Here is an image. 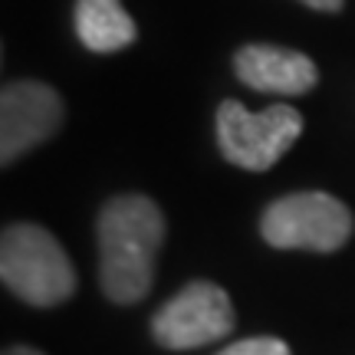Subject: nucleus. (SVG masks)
I'll list each match as a JSON object with an SVG mask.
<instances>
[{
  "instance_id": "f257e3e1",
  "label": "nucleus",
  "mask_w": 355,
  "mask_h": 355,
  "mask_svg": "<svg viewBox=\"0 0 355 355\" xmlns=\"http://www.w3.org/2000/svg\"><path fill=\"white\" fill-rule=\"evenodd\" d=\"M99 283L119 306L145 300L165 243V217L145 194H119L99 211Z\"/></svg>"
},
{
  "instance_id": "f03ea898",
  "label": "nucleus",
  "mask_w": 355,
  "mask_h": 355,
  "mask_svg": "<svg viewBox=\"0 0 355 355\" xmlns=\"http://www.w3.org/2000/svg\"><path fill=\"white\" fill-rule=\"evenodd\" d=\"M3 286L37 309L66 303L76 293V270L66 250L40 224H10L0 237Z\"/></svg>"
},
{
  "instance_id": "7ed1b4c3",
  "label": "nucleus",
  "mask_w": 355,
  "mask_h": 355,
  "mask_svg": "<svg viewBox=\"0 0 355 355\" xmlns=\"http://www.w3.org/2000/svg\"><path fill=\"white\" fill-rule=\"evenodd\" d=\"M260 234L277 250L332 254L352 237V214L326 191H300L266 207L260 217Z\"/></svg>"
},
{
  "instance_id": "20e7f679",
  "label": "nucleus",
  "mask_w": 355,
  "mask_h": 355,
  "mask_svg": "<svg viewBox=\"0 0 355 355\" xmlns=\"http://www.w3.org/2000/svg\"><path fill=\"white\" fill-rule=\"evenodd\" d=\"M303 135V115L286 102L263 112H247L237 99H224L217 109V145L230 165L266 171Z\"/></svg>"
},
{
  "instance_id": "39448f33",
  "label": "nucleus",
  "mask_w": 355,
  "mask_h": 355,
  "mask_svg": "<svg viewBox=\"0 0 355 355\" xmlns=\"http://www.w3.org/2000/svg\"><path fill=\"white\" fill-rule=\"evenodd\" d=\"M234 332V306L217 283L194 279L152 316V336L165 349H198Z\"/></svg>"
},
{
  "instance_id": "423d86ee",
  "label": "nucleus",
  "mask_w": 355,
  "mask_h": 355,
  "mask_svg": "<svg viewBox=\"0 0 355 355\" xmlns=\"http://www.w3.org/2000/svg\"><path fill=\"white\" fill-rule=\"evenodd\" d=\"M66 105L60 92L46 83H7L0 96V162L13 165L20 155L56 135L63 125Z\"/></svg>"
},
{
  "instance_id": "0eeeda50",
  "label": "nucleus",
  "mask_w": 355,
  "mask_h": 355,
  "mask_svg": "<svg viewBox=\"0 0 355 355\" xmlns=\"http://www.w3.org/2000/svg\"><path fill=\"white\" fill-rule=\"evenodd\" d=\"M234 73L243 86L273 96H303L319 83V69L306 53L270 43L241 46L234 56Z\"/></svg>"
},
{
  "instance_id": "6e6552de",
  "label": "nucleus",
  "mask_w": 355,
  "mask_h": 355,
  "mask_svg": "<svg viewBox=\"0 0 355 355\" xmlns=\"http://www.w3.org/2000/svg\"><path fill=\"white\" fill-rule=\"evenodd\" d=\"M76 37L92 53H115L135 43L139 26L125 13L122 0H76Z\"/></svg>"
},
{
  "instance_id": "1a4fd4ad",
  "label": "nucleus",
  "mask_w": 355,
  "mask_h": 355,
  "mask_svg": "<svg viewBox=\"0 0 355 355\" xmlns=\"http://www.w3.org/2000/svg\"><path fill=\"white\" fill-rule=\"evenodd\" d=\"M217 355H293L290 345L277 339V336H254V339H241V343L227 345Z\"/></svg>"
},
{
  "instance_id": "9d476101",
  "label": "nucleus",
  "mask_w": 355,
  "mask_h": 355,
  "mask_svg": "<svg viewBox=\"0 0 355 355\" xmlns=\"http://www.w3.org/2000/svg\"><path fill=\"white\" fill-rule=\"evenodd\" d=\"M306 7H313V10H326V13H336V10H343V3L345 0H303Z\"/></svg>"
},
{
  "instance_id": "9b49d317",
  "label": "nucleus",
  "mask_w": 355,
  "mask_h": 355,
  "mask_svg": "<svg viewBox=\"0 0 355 355\" xmlns=\"http://www.w3.org/2000/svg\"><path fill=\"white\" fill-rule=\"evenodd\" d=\"M3 355H43V352L30 349V345H10V349H3Z\"/></svg>"
}]
</instances>
